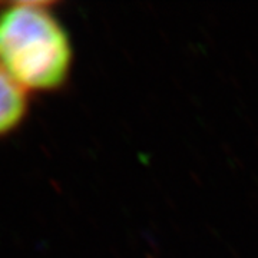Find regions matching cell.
I'll use <instances>...</instances> for the list:
<instances>
[{"label": "cell", "instance_id": "obj_1", "mask_svg": "<svg viewBox=\"0 0 258 258\" xmlns=\"http://www.w3.org/2000/svg\"><path fill=\"white\" fill-rule=\"evenodd\" d=\"M52 2H13L0 8V66L29 93L68 83L74 47Z\"/></svg>", "mask_w": 258, "mask_h": 258}, {"label": "cell", "instance_id": "obj_2", "mask_svg": "<svg viewBox=\"0 0 258 258\" xmlns=\"http://www.w3.org/2000/svg\"><path fill=\"white\" fill-rule=\"evenodd\" d=\"M29 105L30 95L0 66V138L9 137L23 125Z\"/></svg>", "mask_w": 258, "mask_h": 258}, {"label": "cell", "instance_id": "obj_3", "mask_svg": "<svg viewBox=\"0 0 258 258\" xmlns=\"http://www.w3.org/2000/svg\"><path fill=\"white\" fill-rule=\"evenodd\" d=\"M2 6H3V3H0V8H2Z\"/></svg>", "mask_w": 258, "mask_h": 258}]
</instances>
